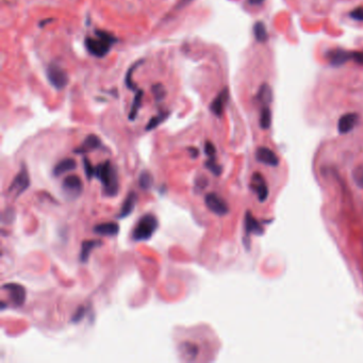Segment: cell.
<instances>
[{
    "label": "cell",
    "instance_id": "cell-32",
    "mask_svg": "<svg viewBox=\"0 0 363 363\" xmlns=\"http://www.w3.org/2000/svg\"><path fill=\"white\" fill-rule=\"evenodd\" d=\"M83 166H84V172L86 175V178L91 180L92 176H93L94 166L92 165V163L90 162V160L88 158H83Z\"/></svg>",
    "mask_w": 363,
    "mask_h": 363
},
{
    "label": "cell",
    "instance_id": "cell-36",
    "mask_svg": "<svg viewBox=\"0 0 363 363\" xmlns=\"http://www.w3.org/2000/svg\"><path fill=\"white\" fill-rule=\"evenodd\" d=\"M207 183H208V181H207V179L204 177L197 178L195 181V188L198 190V191H201V190H204L207 187Z\"/></svg>",
    "mask_w": 363,
    "mask_h": 363
},
{
    "label": "cell",
    "instance_id": "cell-16",
    "mask_svg": "<svg viewBox=\"0 0 363 363\" xmlns=\"http://www.w3.org/2000/svg\"><path fill=\"white\" fill-rule=\"evenodd\" d=\"M93 231L98 236L103 237H115L119 232L118 224L114 222H108V223H101L94 226Z\"/></svg>",
    "mask_w": 363,
    "mask_h": 363
},
{
    "label": "cell",
    "instance_id": "cell-27",
    "mask_svg": "<svg viewBox=\"0 0 363 363\" xmlns=\"http://www.w3.org/2000/svg\"><path fill=\"white\" fill-rule=\"evenodd\" d=\"M351 176L356 186L360 189H363V164H359V165L353 168Z\"/></svg>",
    "mask_w": 363,
    "mask_h": 363
},
{
    "label": "cell",
    "instance_id": "cell-5",
    "mask_svg": "<svg viewBox=\"0 0 363 363\" xmlns=\"http://www.w3.org/2000/svg\"><path fill=\"white\" fill-rule=\"evenodd\" d=\"M47 79L49 83L57 90H62L68 83L67 74L62 70L61 67L56 64H50L47 68Z\"/></svg>",
    "mask_w": 363,
    "mask_h": 363
},
{
    "label": "cell",
    "instance_id": "cell-17",
    "mask_svg": "<svg viewBox=\"0 0 363 363\" xmlns=\"http://www.w3.org/2000/svg\"><path fill=\"white\" fill-rule=\"evenodd\" d=\"M136 203H137V195L135 192L131 191L125 198V201L122 205V208H120V212L117 215V219H125L129 217V215L133 212Z\"/></svg>",
    "mask_w": 363,
    "mask_h": 363
},
{
    "label": "cell",
    "instance_id": "cell-30",
    "mask_svg": "<svg viewBox=\"0 0 363 363\" xmlns=\"http://www.w3.org/2000/svg\"><path fill=\"white\" fill-rule=\"evenodd\" d=\"M140 64H142V61L139 62V63H135L132 67L129 68V71H128V73H127V76H126V84H127V88L131 89V90H135L134 84H133V82H132V78H131V77H132V73H133V71H134V68L139 66Z\"/></svg>",
    "mask_w": 363,
    "mask_h": 363
},
{
    "label": "cell",
    "instance_id": "cell-7",
    "mask_svg": "<svg viewBox=\"0 0 363 363\" xmlns=\"http://www.w3.org/2000/svg\"><path fill=\"white\" fill-rule=\"evenodd\" d=\"M205 203L207 208H208L211 212L214 214L220 215H226L229 212V206L225 202L221 196H219L217 193H208L205 196Z\"/></svg>",
    "mask_w": 363,
    "mask_h": 363
},
{
    "label": "cell",
    "instance_id": "cell-10",
    "mask_svg": "<svg viewBox=\"0 0 363 363\" xmlns=\"http://www.w3.org/2000/svg\"><path fill=\"white\" fill-rule=\"evenodd\" d=\"M256 159L265 165L276 167L279 165V158L269 147H259L256 151Z\"/></svg>",
    "mask_w": 363,
    "mask_h": 363
},
{
    "label": "cell",
    "instance_id": "cell-9",
    "mask_svg": "<svg viewBox=\"0 0 363 363\" xmlns=\"http://www.w3.org/2000/svg\"><path fill=\"white\" fill-rule=\"evenodd\" d=\"M3 290L7 291L12 304L16 307L24 305L26 300V289L20 283H6L3 286Z\"/></svg>",
    "mask_w": 363,
    "mask_h": 363
},
{
    "label": "cell",
    "instance_id": "cell-33",
    "mask_svg": "<svg viewBox=\"0 0 363 363\" xmlns=\"http://www.w3.org/2000/svg\"><path fill=\"white\" fill-rule=\"evenodd\" d=\"M205 153L207 154L208 158H214L217 155V149H215V146L211 142H206L205 144Z\"/></svg>",
    "mask_w": 363,
    "mask_h": 363
},
{
    "label": "cell",
    "instance_id": "cell-34",
    "mask_svg": "<svg viewBox=\"0 0 363 363\" xmlns=\"http://www.w3.org/2000/svg\"><path fill=\"white\" fill-rule=\"evenodd\" d=\"M349 16L352 20L363 22V8H356L349 13Z\"/></svg>",
    "mask_w": 363,
    "mask_h": 363
},
{
    "label": "cell",
    "instance_id": "cell-11",
    "mask_svg": "<svg viewBox=\"0 0 363 363\" xmlns=\"http://www.w3.org/2000/svg\"><path fill=\"white\" fill-rule=\"evenodd\" d=\"M228 99H229V92L227 88H225L223 91L219 93L218 96L213 99L210 105V110L215 116L221 117L223 115L225 107H226L228 102Z\"/></svg>",
    "mask_w": 363,
    "mask_h": 363
},
{
    "label": "cell",
    "instance_id": "cell-24",
    "mask_svg": "<svg viewBox=\"0 0 363 363\" xmlns=\"http://www.w3.org/2000/svg\"><path fill=\"white\" fill-rule=\"evenodd\" d=\"M153 185L152 175L148 170H143L139 177V186L142 190H149Z\"/></svg>",
    "mask_w": 363,
    "mask_h": 363
},
{
    "label": "cell",
    "instance_id": "cell-25",
    "mask_svg": "<svg viewBox=\"0 0 363 363\" xmlns=\"http://www.w3.org/2000/svg\"><path fill=\"white\" fill-rule=\"evenodd\" d=\"M168 114H169L168 112H161V113H159L158 115H155L152 118H150L148 124H147V126H146V130L150 131V130H152V129L157 128L161 123H163L164 120L167 118Z\"/></svg>",
    "mask_w": 363,
    "mask_h": 363
},
{
    "label": "cell",
    "instance_id": "cell-31",
    "mask_svg": "<svg viewBox=\"0 0 363 363\" xmlns=\"http://www.w3.org/2000/svg\"><path fill=\"white\" fill-rule=\"evenodd\" d=\"M85 312H86V309L83 307V306H80L79 308L77 309V311L75 312V314L73 315L72 317V322L73 323H79L81 322L84 315H85Z\"/></svg>",
    "mask_w": 363,
    "mask_h": 363
},
{
    "label": "cell",
    "instance_id": "cell-39",
    "mask_svg": "<svg viewBox=\"0 0 363 363\" xmlns=\"http://www.w3.org/2000/svg\"><path fill=\"white\" fill-rule=\"evenodd\" d=\"M265 0H248V4L252 6H260L262 5Z\"/></svg>",
    "mask_w": 363,
    "mask_h": 363
},
{
    "label": "cell",
    "instance_id": "cell-14",
    "mask_svg": "<svg viewBox=\"0 0 363 363\" xmlns=\"http://www.w3.org/2000/svg\"><path fill=\"white\" fill-rule=\"evenodd\" d=\"M358 122H359V115L357 113L344 114L339 119L338 130L341 134H346L357 126Z\"/></svg>",
    "mask_w": 363,
    "mask_h": 363
},
{
    "label": "cell",
    "instance_id": "cell-1",
    "mask_svg": "<svg viewBox=\"0 0 363 363\" xmlns=\"http://www.w3.org/2000/svg\"><path fill=\"white\" fill-rule=\"evenodd\" d=\"M92 178L98 179L102 185V191L107 196L113 197L119 191L118 175L116 168L110 161H105L94 166Z\"/></svg>",
    "mask_w": 363,
    "mask_h": 363
},
{
    "label": "cell",
    "instance_id": "cell-18",
    "mask_svg": "<svg viewBox=\"0 0 363 363\" xmlns=\"http://www.w3.org/2000/svg\"><path fill=\"white\" fill-rule=\"evenodd\" d=\"M102 245V242L100 240H86L82 242L81 246V253H80V261L82 263L88 262L89 257L92 253V250L100 247Z\"/></svg>",
    "mask_w": 363,
    "mask_h": 363
},
{
    "label": "cell",
    "instance_id": "cell-35",
    "mask_svg": "<svg viewBox=\"0 0 363 363\" xmlns=\"http://www.w3.org/2000/svg\"><path fill=\"white\" fill-rule=\"evenodd\" d=\"M351 59L356 63L363 65V51H353L351 53Z\"/></svg>",
    "mask_w": 363,
    "mask_h": 363
},
{
    "label": "cell",
    "instance_id": "cell-19",
    "mask_svg": "<svg viewBox=\"0 0 363 363\" xmlns=\"http://www.w3.org/2000/svg\"><path fill=\"white\" fill-rule=\"evenodd\" d=\"M76 167H77V163H76V161L74 159H71V158L63 159L62 161H60L57 164V165L55 166L54 175L56 177L62 176L63 174H65V172H67V171L74 170Z\"/></svg>",
    "mask_w": 363,
    "mask_h": 363
},
{
    "label": "cell",
    "instance_id": "cell-38",
    "mask_svg": "<svg viewBox=\"0 0 363 363\" xmlns=\"http://www.w3.org/2000/svg\"><path fill=\"white\" fill-rule=\"evenodd\" d=\"M193 2V0H180L178 6H177V9H181V8H185L187 7L188 5H190Z\"/></svg>",
    "mask_w": 363,
    "mask_h": 363
},
{
    "label": "cell",
    "instance_id": "cell-20",
    "mask_svg": "<svg viewBox=\"0 0 363 363\" xmlns=\"http://www.w3.org/2000/svg\"><path fill=\"white\" fill-rule=\"evenodd\" d=\"M180 352L186 360H194L198 355V346L191 342H184L180 344Z\"/></svg>",
    "mask_w": 363,
    "mask_h": 363
},
{
    "label": "cell",
    "instance_id": "cell-8",
    "mask_svg": "<svg viewBox=\"0 0 363 363\" xmlns=\"http://www.w3.org/2000/svg\"><path fill=\"white\" fill-rule=\"evenodd\" d=\"M250 189L257 195L259 202H265L269 197V187H267L266 180L260 172H254L250 180Z\"/></svg>",
    "mask_w": 363,
    "mask_h": 363
},
{
    "label": "cell",
    "instance_id": "cell-23",
    "mask_svg": "<svg viewBox=\"0 0 363 363\" xmlns=\"http://www.w3.org/2000/svg\"><path fill=\"white\" fill-rule=\"evenodd\" d=\"M254 34L255 38L259 43H265L269 39V34H267L265 25L262 22H258L254 26Z\"/></svg>",
    "mask_w": 363,
    "mask_h": 363
},
{
    "label": "cell",
    "instance_id": "cell-26",
    "mask_svg": "<svg viewBox=\"0 0 363 363\" xmlns=\"http://www.w3.org/2000/svg\"><path fill=\"white\" fill-rule=\"evenodd\" d=\"M272 124V112L269 107H263L260 113V126L262 129H269Z\"/></svg>",
    "mask_w": 363,
    "mask_h": 363
},
{
    "label": "cell",
    "instance_id": "cell-28",
    "mask_svg": "<svg viewBox=\"0 0 363 363\" xmlns=\"http://www.w3.org/2000/svg\"><path fill=\"white\" fill-rule=\"evenodd\" d=\"M206 167L208 168L213 175L220 176L222 174V166L217 162V158H209L205 163Z\"/></svg>",
    "mask_w": 363,
    "mask_h": 363
},
{
    "label": "cell",
    "instance_id": "cell-3",
    "mask_svg": "<svg viewBox=\"0 0 363 363\" xmlns=\"http://www.w3.org/2000/svg\"><path fill=\"white\" fill-rule=\"evenodd\" d=\"M159 227L158 219L151 213H146L136 223L132 232V239L136 242L149 240Z\"/></svg>",
    "mask_w": 363,
    "mask_h": 363
},
{
    "label": "cell",
    "instance_id": "cell-21",
    "mask_svg": "<svg viewBox=\"0 0 363 363\" xmlns=\"http://www.w3.org/2000/svg\"><path fill=\"white\" fill-rule=\"evenodd\" d=\"M272 98H273V92L271 86L269 84H262L258 93L259 101H260L261 105H263L264 107H267V105L272 101Z\"/></svg>",
    "mask_w": 363,
    "mask_h": 363
},
{
    "label": "cell",
    "instance_id": "cell-37",
    "mask_svg": "<svg viewBox=\"0 0 363 363\" xmlns=\"http://www.w3.org/2000/svg\"><path fill=\"white\" fill-rule=\"evenodd\" d=\"M188 150H189L190 153H191V157H192L193 159H196V158L198 157V155H200V151H198V149L195 148V147H190V148H189Z\"/></svg>",
    "mask_w": 363,
    "mask_h": 363
},
{
    "label": "cell",
    "instance_id": "cell-4",
    "mask_svg": "<svg viewBox=\"0 0 363 363\" xmlns=\"http://www.w3.org/2000/svg\"><path fill=\"white\" fill-rule=\"evenodd\" d=\"M62 191L64 196L70 201H74L79 197L83 191V184L79 176L70 175L66 176L62 184Z\"/></svg>",
    "mask_w": 363,
    "mask_h": 363
},
{
    "label": "cell",
    "instance_id": "cell-6",
    "mask_svg": "<svg viewBox=\"0 0 363 363\" xmlns=\"http://www.w3.org/2000/svg\"><path fill=\"white\" fill-rule=\"evenodd\" d=\"M30 186V178L28 174V169L25 165L22 166L19 174L16 175L12 184L9 188V193H15V197H20L26 190Z\"/></svg>",
    "mask_w": 363,
    "mask_h": 363
},
{
    "label": "cell",
    "instance_id": "cell-22",
    "mask_svg": "<svg viewBox=\"0 0 363 363\" xmlns=\"http://www.w3.org/2000/svg\"><path fill=\"white\" fill-rule=\"evenodd\" d=\"M142 99H143V91L142 90H136V94L134 96L130 112H129V119H130V120H134L137 117L140 108L142 106Z\"/></svg>",
    "mask_w": 363,
    "mask_h": 363
},
{
    "label": "cell",
    "instance_id": "cell-29",
    "mask_svg": "<svg viewBox=\"0 0 363 363\" xmlns=\"http://www.w3.org/2000/svg\"><path fill=\"white\" fill-rule=\"evenodd\" d=\"M152 93L154 95V98L157 100H162L165 97V90H164L162 84H154L152 86Z\"/></svg>",
    "mask_w": 363,
    "mask_h": 363
},
{
    "label": "cell",
    "instance_id": "cell-12",
    "mask_svg": "<svg viewBox=\"0 0 363 363\" xmlns=\"http://www.w3.org/2000/svg\"><path fill=\"white\" fill-rule=\"evenodd\" d=\"M101 147H102V143L99 137L95 134H90L85 137V140L82 142V144L79 147H77V148L74 150V152L82 154V153H86V152L99 149V148H101Z\"/></svg>",
    "mask_w": 363,
    "mask_h": 363
},
{
    "label": "cell",
    "instance_id": "cell-13",
    "mask_svg": "<svg viewBox=\"0 0 363 363\" xmlns=\"http://www.w3.org/2000/svg\"><path fill=\"white\" fill-rule=\"evenodd\" d=\"M328 60H329V63L333 66H341L345 63H347L349 60H351V53L344 50V49H332L329 50L327 54Z\"/></svg>",
    "mask_w": 363,
    "mask_h": 363
},
{
    "label": "cell",
    "instance_id": "cell-2",
    "mask_svg": "<svg viewBox=\"0 0 363 363\" xmlns=\"http://www.w3.org/2000/svg\"><path fill=\"white\" fill-rule=\"evenodd\" d=\"M96 36L97 39L86 38L85 47L92 56L96 58H103L109 54L112 45L114 44V42H116V39L112 34L100 30L96 31Z\"/></svg>",
    "mask_w": 363,
    "mask_h": 363
},
{
    "label": "cell",
    "instance_id": "cell-15",
    "mask_svg": "<svg viewBox=\"0 0 363 363\" xmlns=\"http://www.w3.org/2000/svg\"><path fill=\"white\" fill-rule=\"evenodd\" d=\"M244 226H245V236L246 237H249L250 235L260 236L264 232L261 224L255 219L252 212H249V211H247L245 214Z\"/></svg>",
    "mask_w": 363,
    "mask_h": 363
}]
</instances>
